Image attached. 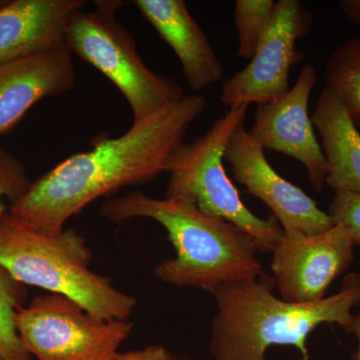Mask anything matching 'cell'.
Masks as SVG:
<instances>
[{
    "label": "cell",
    "instance_id": "2e32d148",
    "mask_svg": "<svg viewBox=\"0 0 360 360\" xmlns=\"http://www.w3.org/2000/svg\"><path fill=\"white\" fill-rule=\"evenodd\" d=\"M326 89L343 104L355 127H360V37L336 47L326 65Z\"/></svg>",
    "mask_w": 360,
    "mask_h": 360
},
{
    "label": "cell",
    "instance_id": "6da1fadb",
    "mask_svg": "<svg viewBox=\"0 0 360 360\" xmlns=\"http://www.w3.org/2000/svg\"><path fill=\"white\" fill-rule=\"evenodd\" d=\"M206 99L187 94L131 127L122 136L103 139L86 153L66 158L32 181L8 212L39 231L59 232L92 201L124 186L153 181L184 143Z\"/></svg>",
    "mask_w": 360,
    "mask_h": 360
},
{
    "label": "cell",
    "instance_id": "ac0fdd59",
    "mask_svg": "<svg viewBox=\"0 0 360 360\" xmlns=\"http://www.w3.org/2000/svg\"><path fill=\"white\" fill-rule=\"evenodd\" d=\"M272 0H238L234 6V25L238 32L239 58H252L274 15Z\"/></svg>",
    "mask_w": 360,
    "mask_h": 360
},
{
    "label": "cell",
    "instance_id": "603a6c76",
    "mask_svg": "<svg viewBox=\"0 0 360 360\" xmlns=\"http://www.w3.org/2000/svg\"><path fill=\"white\" fill-rule=\"evenodd\" d=\"M350 335H354L357 338V350L354 355V360H360V310L359 314H354Z\"/></svg>",
    "mask_w": 360,
    "mask_h": 360
},
{
    "label": "cell",
    "instance_id": "7402d4cb",
    "mask_svg": "<svg viewBox=\"0 0 360 360\" xmlns=\"http://www.w3.org/2000/svg\"><path fill=\"white\" fill-rule=\"evenodd\" d=\"M338 6L350 23L360 27V0H340Z\"/></svg>",
    "mask_w": 360,
    "mask_h": 360
},
{
    "label": "cell",
    "instance_id": "cb8c5ba5",
    "mask_svg": "<svg viewBox=\"0 0 360 360\" xmlns=\"http://www.w3.org/2000/svg\"><path fill=\"white\" fill-rule=\"evenodd\" d=\"M6 4V0H0V7L4 6Z\"/></svg>",
    "mask_w": 360,
    "mask_h": 360
},
{
    "label": "cell",
    "instance_id": "44dd1931",
    "mask_svg": "<svg viewBox=\"0 0 360 360\" xmlns=\"http://www.w3.org/2000/svg\"><path fill=\"white\" fill-rule=\"evenodd\" d=\"M113 360H186L172 354L161 345H150L139 350L118 354Z\"/></svg>",
    "mask_w": 360,
    "mask_h": 360
},
{
    "label": "cell",
    "instance_id": "9a60e30c",
    "mask_svg": "<svg viewBox=\"0 0 360 360\" xmlns=\"http://www.w3.org/2000/svg\"><path fill=\"white\" fill-rule=\"evenodd\" d=\"M312 124L321 139L328 165L326 184L335 193L360 194V134L343 104L326 87L322 89Z\"/></svg>",
    "mask_w": 360,
    "mask_h": 360
},
{
    "label": "cell",
    "instance_id": "7a4b0ae2",
    "mask_svg": "<svg viewBox=\"0 0 360 360\" xmlns=\"http://www.w3.org/2000/svg\"><path fill=\"white\" fill-rule=\"evenodd\" d=\"M272 277L229 281L212 291L217 304L210 352L213 360H266L274 345L297 348L310 360L307 341L321 324L352 333L360 305V270L343 278L340 290L319 302L292 303L274 295Z\"/></svg>",
    "mask_w": 360,
    "mask_h": 360
},
{
    "label": "cell",
    "instance_id": "ba28073f",
    "mask_svg": "<svg viewBox=\"0 0 360 360\" xmlns=\"http://www.w3.org/2000/svg\"><path fill=\"white\" fill-rule=\"evenodd\" d=\"M314 15L298 0H278L250 65L227 78L220 101L229 108L276 101L290 90L293 65L304 61L296 42L311 30Z\"/></svg>",
    "mask_w": 360,
    "mask_h": 360
},
{
    "label": "cell",
    "instance_id": "52a82bcc",
    "mask_svg": "<svg viewBox=\"0 0 360 360\" xmlns=\"http://www.w3.org/2000/svg\"><path fill=\"white\" fill-rule=\"evenodd\" d=\"M15 328L37 360H113L134 324L97 319L75 300L49 293L16 311Z\"/></svg>",
    "mask_w": 360,
    "mask_h": 360
},
{
    "label": "cell",
    "instance_id": "d6986e66",
    "mask_svg": "<svg viewBox=\"0 0 360 360\" xmlns=\"http://www.w3.org/2000/svg\"><path fill=\"white\" fill-rule=\"evenodd\" d=\"M32 184L25 165L0 144V217L8 212L6 202L9 206L13 205L25 195Z\"/></svg>",
    "mask_w": 360,
    "mask_h": 360
},
{
    "label": "cell",
    "instance_id": "277c9868",
    "mask_svg": "<svg viewBox=\"0 0 360 360\" xmlns=\"http://www.w3.org/2000/svg\"><path fill=\"white\" fill-rule=\"evenodd\" d=\"M91 260L84 236L73 229L52 233L9 212L0 217V267L14 281L65 295L97 319L127 321L136 300L92 271Z\"/></svg>",
    "mask_w": 360,
    "mask_h": 360
},
{
    "label": "cell",
    "instance_id": "5bb4252c",
    "mask_svg": "<svg viewBox=\"0 0 360 360\" xmlns=\"http://www.w3.org/2000/svg\"><path fill=\"white\" fill-rule=\"evenodd\" d=\"M144 20L174 51L189 87L198 92L220 82L225 68L184 0H135Z\"/></svg>",
    "mask_w": 360,
    "mask_h": 360
},
{
    "label": "cell",
    "instance_id": "5b68a950",
    "mask_svg": "<svg viewBox=\"0 0 360 360\" xmlns=\"http://www.w3.org/2000/svg\"><path fill=\"white\" fill-rule=\"evenodd\" d=\"M248 110L246 104L231 108L193 143L175 149L167 161L165 198L188 201L205 214L227 220L250 233L258 251L271 253L284 236L281 224L274 215L260 219L246 207L224 167L225 148Z\"/></svg>",
    "mask_w": 360,
    "mask_h": 360
},
{
    "label": "cell",
    "instance_id": "30bf717a",
    "mask_svg": "<svg viewBox=\"0 0 360 360\" xmlns=\"http://www.w3.org/2000/svg\"><path fill=\"white\" fill-rule=\"evenodd\" d=\"M354 248L338 225L315 236L284 234L270 262L281 300L292 303L323 300L333 281L354 262Z\"/></svg>",
    "mask_w": 360,
    "mask_h": 360
},
{
    "label": "cell",
    "instance_id": "e0dca14e",
    "mask_svg": "<svg viewBox=\"0 0 360 360\" xmlns=\"http://www.w3.org/2000/svg\"><path fill=\"white\" fill-rule=\"evenodd\" d=\"M25 295L22 284L0 267V360H32L15 328L16 311Z\"/></svg>",
    "mask_w": 360,
    "mask_h": 360
},
{
    "label": "cell",
    "instance_id": "ffe728a7",
    "mask_svg": "<svg viewBox=\"0 0 360 360\" xmlns=\"http://www.w3.org/2000/svg\"><path fill=\"white\" fill-rule=\"evenodd\" d=\"M328 215L341 227L354 246H360V194L338 193L331 200Z\"/></svg>",
    "mask_w": 360,
    "mask_h": 360
},
{
    "label": "cell",
    "instance_id": "8fae6325",
    "mask_svg": "<svg viewBox=\"0 0 360 360\" xmlns=\"http://www.w3.org/2000/svg\"><path fill=\"white\" fill-rule=\"evenodd\" d=\"M316 80L315 66L305 65L296 84L283 96L257 105L248 134L264 149L302 162L307 168L310 184L321 193L329 168L309 115V97Z\"/></svg>",
    "mask_w": 360,
    "mask_h": 360
},
{
    "label": "cell",
    "instance_id": "9c48e42d",
    "mask_svg": "<svg viewBox=\"0 0 360 360\" xmlns=\"http://www.w3.org/2000/svg\"><path fill=\"white\" fill-rule=\"evenodd\" d=\"M224 160L231 165L236 181L269 206L286 236H315L335 226L328 213L309 195L277 174L245 124L232 134Z\"/></svg>",
    "mask_w": 360,
    "mask_h": 360
},
{
    "label": "cell",
    "instance_id": "3957f363",
    "mask_svg": "<svg viewBox=\"0 0 360 360\" xmlns=\"http://www.w3.org/2000/svg\"><path fill=\"white\" fill-rule=\"evenodd\" d=\"M99 212L115 224L144 217L165 227L176 255L155 267V276L162 283L212 293L224 283L266 276L257 258V241L250 233L205 214L188 201L134 191L104 201Z\"/></svg>",
    "mask_w": 360,
    "mask_h": 360
},
{
    "label": "cell",
    "instance_id": "7c38bea8",
    "mask_svg": "<svg viewBox=\"0 0 360 360\" xmlns=\"http://www.w3.org/2000/svg\"><path fill=\"white\" fill-rule=\"evenodd\" d=\"M68 49L26 56L0 65V135L46 97L65 94L77 82Z\"/></svg>",
    "mask_w": 360,
    "mask_h": 360
},
{
    "label": "cell",
    "instance_id": "4fadbf2b",
    "mask_svg": "<svg viewBox=\"0 0 360 360\" xmlns=\"http://www.w3.org/2000/svg\"><path fill=\"white\" fill-rule=\"evenodd\" d=\"M85 0H13L0 7V65L68 49L66 30Z\"/></svg>",
    "mask_w": 360,
    "mask_h": 360
},
{
    "label": "cell",
    "instance_id": "8992f818",
    "mask_svg": "<svg viewBox=\"0 0 360 360\" xmlns=\"http://www.w3.org/2000/svg\"><path fill=\"white\" fill-rule=\"evenodd\" d=\"M122 6L120 0H96L94 11H78L68 26L66 44L117 87L137 122L186 94L172 78L153 72L142 60L134 35L116 18Z\"/></svg>",
    "mask_w": 360,
    "mask_h": 360
}]
</instances>
